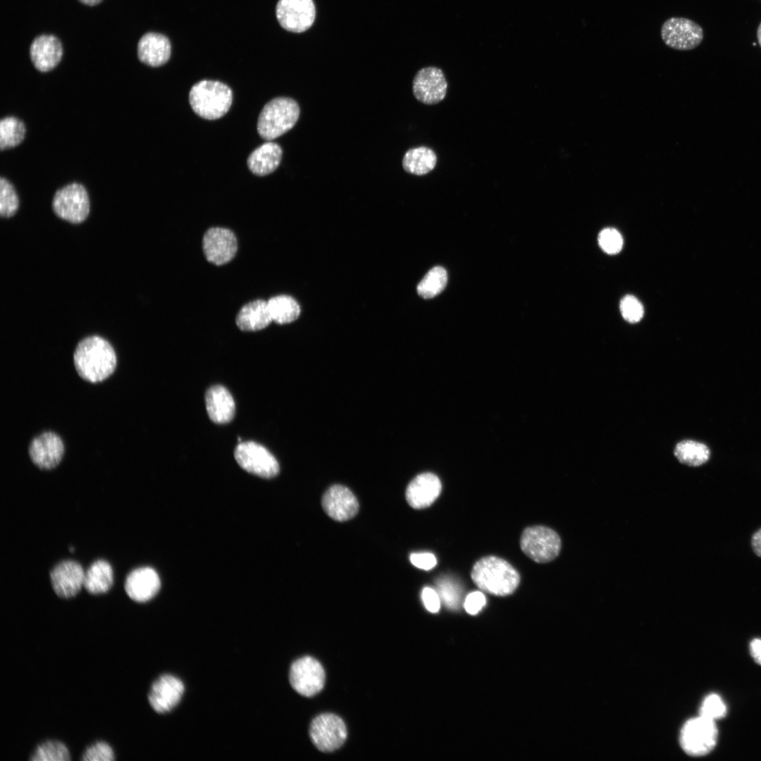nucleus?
<instances>
[{"instance_id":"obj_7","label":"nucleus","mask_w":761,"mask_h":761,"mask_svg":"<svg viewBox=\"0 0 761 761\" xmlns=\"http://www.w3.org/2000/svg\"><path fill=\"white\" fill-rule=\"evenodd\" d=\"M52 209L61 219L71 223L83 222L89 213V199L85 187L73 182L58 190L52 199Z\"/></svg>"},{"instance_id":"obj_14","label":"nucleus","mask_w":761,"mask_h":761,"mask_svg":"<svg viewBox=\"0 0 761 761\" xmlns=\"http://www.w3.org/2000/svg\"><path fill=\"white\" fill-rule=\"evenodd\" d=\"M412 88L418 101L426 104H435L445 98L447 83L441 69L430 66L423 68L416 73Z\"/></svg>"},{"instance_id":"obj_34","label":"nucleus","mask_w":761,"mask_h":761,"mask_svg":"<svg viewBox=\"0 0 761 761\" xmlns=\"http://www.w3.org/2000/svg\"><path fill=\"white\" fill-rule=\"evenodd\" d=\"M438 593L444 604L450 609L457 610L461 602V590L457 584L449 578H440L437 581Z\"/></svg>"},{"instance_id":"obj_33","label":"nucleus","mask_w":761,"mask_h":761,"mask_svg":"<svg viewBox=\"0 0 761 761\" xmlns=\"http://www.w3.org/2000/svg\"><path fill=\"white\" fill-rule=\"evenodd\" d=\"M18 198L13 185L5 178L0 179V215L4 218L13 216L18 208Z\"/></svg>"},{"instance_id":"obj_44","label":"nucleus","mask_w":761,"mask_h":761,"mask_svg":"<svg viewBox=\"0 0 761 761\" xmlns=\"http://www.w3.org/2000/svg\"><path fill=\"white\" fill-rule=\"evenodd\" d=\"M78 1H80L81 3L85 4V5L93 6H96V5L99 4L103 0H78Z\"/></svg>"},{"instance_id":"obj_38","label":"nucleus","mask_w":761,"mask_h":761,"mask_svg":"<svg viewBox=\"0 0 761 761\" xmlns=\"http://www.w3.org/2000/svg\"><path fill=\"white\" fill-rule=\"evenodd\" d=\"M620 310L624 318L630 323L639 321L643 315L641 303L632 295H626L621 300Z\"/></svg>"},{"instance_id":"obj_2","label":"nucleus","mask_w":761,"mask_h":761,"mask_svg":"<svg viewBox=\"0 0 761 761\" xmlns=\"http://www.w3.org/2000/svg\"><path fill=\"white\" fill-rule=\"evenodd\" d=\"M471 576L481 590L497 596L513 593L520 582L519 572L508 562L495 556L477 561Z\"/></svg>"},{"instance_id":"obj_39","label":"nucleus","mask_w":761,"mask_h":761,"mask_svg":"<svg viewBox=\"0 0 761 761\" xmlns=\"http://www.w3.org/2000/svg\"><path fill=\"white\" fill-rule=\"evenodd\" d=\"M485 597L480 591H474L469 593L466 598L464 607L465 610L470 614H477L485 606Z\"/></svg>"},{"instance_id":"obj_17","label":"nucleus","mask_w":761,"mask_h":761,"mask_svg":"<svg viewBox=\"0 0 761 761\" xmlns=\"http://www.w3.org/2000/svg\"><path fill=\"white\" fill-rule=\"evenodd\" d=\"M85 574L82 566L75 561L59 562L50 574L54 591L62 598H73L84 586Z\"/></svg>"},{"instance_id":"obj_27","label":"nucleus","mask_w":761,"mask_h":761,"mask_svg":"<svg viewBox=\"0 0 761 761\" xmlns=\"http://www.w3.org/2000/svg\"><path fill=\"white\" fill-rule=\"evenodd\" d=\"M436 163L435 153L426 147L410 149L404 154L402 159L404 170L417 175L428 173L435 168Z\"/></svg>"},{"instance_id":"obj_16","label":"nucleus","mask_w":761,"mask_h":761,"mask_svg":"<svg viewBox=\"0 0 761 761\" xmlns=\"http://www.w3.org/2000/svg\"><path fill=\"white\" fill-rule=\"evenodd\" d=\"M184 689L182 682L177 677L161 675L151 684L148 694L149 703L156 712L166 713L178 704Z\"/></svg>"},{"instance_id":"obj_43","label":"nucleus","mask_w":761,"mask_h":761,"mask_svg":"<svg viewBox=\"0 0 761 761\" xmlns=\"http://www.w3.org/2000/svg\"><path fill=\"white\" fill-rule=\"evenodd\" d=\"M751 545L755 555L761 557V528L753 535Z\"/></svg>"},{"instance_id":"obj_13","label":"nucleus","mask_w":761,"mask_h":761,"mask_svg":"<svg viewBox=\"0 0 761 761\" xmlns=\"http://www.w3.org/2000/svg\"><path fill=\"white\" fill-rule=\"evenodd\" d=\"M203 252L206 259L214 265L229 263L236 255L237 240L235 233L222 227H211L203 236Z\"/></svg>"},{"instance_id":"obj_36","label":"nucleus","mask_w":761,"mask_h":761,"mask_svg":"<svg viewBox=\"0 0 761 761\" xmlns=\"http://www.w3.org/2000/svg\"><path fill=\"white\" fill-rule=\"evenodd\" d=\"M82 761H112L114 753L111 746L104 741H98L89 745L84 751Z\"/></svg>"},{"instance_id":"obj_15","label":"nucleus","mask_w":761,"mask_h":761,"mask_svg":"<svg viewBox=\"0 0 761 761\" xmlns=\"http://www.w3.org/2000/svg\"><path fill=\"white\" fill-rule=\"evenodd\" d=\"M28 453L31 461L38 468L51 469L62 459L64 453L63 443L56 433L46 431L32 440Z\"/></svg>"},{"instance_id":"obj_9","label":"nucleus","mask_w":761,"mask_h":761,"mask_svg":"<svg viewBox=\"0 0 761 761\" xmlns=\"http://www.w3.org/2000/svg\"><path fill=\"white\" fill-rule=\"evenodd\" d=\"M660 35L667 46L679 51L693 49L703 39L702 27L694 21L682 17H672L665 20Z\"/></svg>"},{"instance_id":"obj_25","label":"nucleus","mask_w":761,"mask_h":761,"mask_svg":"<svg viewBox=\"0 0 761 761\" xmlns=\"http://www.w3.org/2000/svg\"><path fill=\"white\" fill-rule=\"evenodd\" d=\"M283 151L276 143L267 142L255 149L247 159L250 171L259 176L273 173L279 166Z\"/></svg>"},{"instance_id":"obj_12","label":"nucleus","mask_w":761,"mask_h":761,"mask_svg":"<svg viewBox=\"0 0 761 761\" xmlns=\"http://www.w3.org/2000/svg\"><path fill=\"white\" fill-rule=\"evenodd\" d=\"M276 15L283 29L301 33L314 23L316 6L313 0H278Z\"/></svg>"},{"instance_id":"obj_30","label":"nucleus","mask_w":761,"mask_h":761,"mask_svg":"<svg viewBox=\"0 0 761 761\" xmlns=\"http://www.w3.org/2000/svg\"><path fill=\"white\" fill-rule=\"evenodd\" d=\"M25 126L22 120L7 116L0 121V149L5 150L20 144L25 135Z\"/></svg>"},{"instance_id":"obj_32","label":"nucleus","mask_w":761,"mask_h":761,"mask_svg":"<svg viewBox=\"0 0 761 761\" xmlns=\"http://www.w3.org/2000/svg\"><path fill=\"white\" fill-rule=\"evenodd\" d=\"M70 759L66 745L57 740H47L36 746L31 761H67Z\"/></svg>"},{"instance_id":"obj_10","label":"nucleus","mask_w":761,"mask_h":761,"mask_svg":"<svg viewBox=\"0 0 761 761\" xmlns=\"http://www.w3.org/2000/svg\"><path fill=\"white\" fill-rule=\"evenodd\" d=\"M326 675L321 663L306 656L295 661L290 669V682L293 689L305 697L319 693L325 684Z\"/></svg>"},{"instance_id":"obj_11","label":"nucleus","mask_w":761,"mask_h":761,"mask_svg":"<svg viewBox=\"0 0 761 761\" xmlns=\"http://www.w3.org/2000/svg\"><path fill=\"white\" fill-rule=\"evenodd\" d=\"M347 731L342 719L333 714H323L312 721L309 736L314 745L325 753L332 752L342 745Z\"/></svg>"},{"instance_id":"obj_40","label":"nucleus","mask_w":761,"mask_h":761,"mask_svg":"<svg viewBox=\"0 0 761 761\" xmlns=\"http://www.w3.org/2000/svg\"><path fill=\"white\" fill-rule=\"evenodd\" d=\"M409 559L414 566L424 570H430L437 564L435 555L429 552L412 553Z\"/></svg>"},{"instance_id":"obj_5","label":"nucleus","mask_w":761,"mask_h":761,"mask_svg":"<svg viewBox=\"0 0 761 761\" xmlns=\"http://www.w3.org/2000/svg\"><path fill=\"white\" fill-rule=\"evenodd\" d=\"M718 731L715 722L700 715L683 725L679 742L683 751L691 756L708 754L716 745Z\"/></svg>"},{"instance_id":"obj_3","label":"nucleus","mask_w":761,"mask_h":761,"mask_svg":"<svg viewBox=\"0 0 761 761\" xmlns=\"http://www.w3.org/2000/svg\"><path fill=\"white\" fill-rule=\"evenodd\" d=\"M233 92L225 84L203 80L194 84L189 93V101L193 111L199 117L216 120L230 109Z\"/></svg>"},{"instance_id":"obj_37","label":"nucleus","mask_w":761,"mask_h":761,"mask_svg":"<svg viewBox=\"0 0 761 761\" xmlns=\"http://www.w3.org/2000/svg\"><path fill=\"white\" fill-rule=\"evenodd\" d=\"M598 242L601 248L610 254L618 253L623 246L621 234L614 228H605L600 233Z\"/></svg>"},{"instance_id":"obj_24","label":"nucleus","mask_w":761,"mask_h":761,"mask_svg":"<svg viewBox=\"0 0 761 761\" xmlns=\"http://www.w3.org/2000/svg\"><path fill=\"white\" fill-rule=\"evenodd\" d=\"M272 318L267 301L257 299L245 304L236 316V325L242 331H257L266 328Z\"/></svg>"},{"instance_id":"obj_23","label":"nucleus","mask_w":761,"mask_h":761,"mask_svg":"<svg viewBox=\"0 0 761 761\" xmlns=\"http://www.w3.org/2000/svg\"><path fill=\"white\" fill-rule=\"evenodd\" d=\"M206 409L209 419L216 423H226L234 417L235 404L230 392L222 385L209 388L205 394Z\"/></svg>"},{"instance_id":"obj_26","label":"nucleus","mask_w":761,"mask_h":761,"mask_svg":"<svg viewBox=\"0 0 761 761\" xmlns=\"http://www.w3.org/2000/svg\"><path fill=\"white\" fill-rule=\"evenodd\" d=\"M113 583V571L106 560L94 562L85 571L84 587L90 594L99 595L108 592Z\"/></svg>"},{"instance_id":"obj_22","label":"nucleus","mask_w":761,"mask_h":761,"mask_svg":"<svg viewBox=\"0 0 761 761\" xmlns=\"http://www.w3.org/2000/svg\"><path fill=\"white\" fill-rule=\"evenodd\" d=\"M171 52L168 38L161 33L147 32L137 44L138 58L149 66L158 67L165 64L170 58Z\"/></svg>"},{"instance_id":"obj_28","label":"nucleus","mask_w":761,"mask_h":761,"mask_svg":"<svg viewBox=\"0 0 761 761\" xmlns=\"http://www.w3.org/2000/svg\"><path fill=\"white\" fill-rule=\"evenodd\" d=\"M272 321L278 324H286L295 321L301 313L298 302L288 295H278L267 301Z\"/></svg>"},{"instance_id":"obj_31","label":"nucleus","mask_w":761,"mask_h":761,"mask_svg":"<svg viewBox=\"0 0 761 761\" xmlns=\"http://www.w3.org/2000/svg\"><path fill=\"white\" fill-rule=\"evenodd\" d=\"M447 282V274L445 269L441 266L433 267L417 285V292L425 299L433 298L445 289Z\"/></svg>"},{"instance_id":"obj_8","label":"nucleus","mask_w":761,"mask_h":761,"mask_svg":"<svg viewBox=\"0 0 761 761\" xmlns=\"http://www.w3.org/2000/svg\"><path fill=\"white\" fill-rule=\"evenodd\" d=\"M234 456L244 470L258 476L269 478L279 472V464L275 457L266 447L255 442L239 443Z\"/></svg>"},{"instance_id":"obj_6","label":"nucleus","mask_w":761,"mask_h":761,"mask_svg":"<svg viewBox=\"0 0 761 761\" xmlns=\"http://www.w3.org/2000/svg\"><path fill=\"white\" fill-rule=\"evenodd\" d=\"M520 546L530 559L545 563L557 557L561 549V539L554 530L544 526H535L524 530Z\"/></svg>"},{"instance_id":"obj_20","label":"nucleus","mask_w":761,"mask_h":761,"mask_svg":"<svg viewBox=\"0 0 761 761\" xmlns=\"http://www.w3.org/2000/svg\"><path fill=\"white\" fill-rule=\"evenodd\" d=\"M63 47L61 41L53 35L35 37L30 47V56L35 68L40 72L54 69L61 61Z\"/></svg>"},{"instance_id":"obj_46","label":"nucleus","mask_w":761,"mask_h":761,"mask_svg":"<svg viewBox=\"0 0 761 761\" xmlns=\"http://www.w3.org/2000/svg\"><path fill=\"white\" fill-rule=\"evenodd\" d=\"M755 45H756V43H753V46H755Z\"/></svg>"},{"instance_id":"obj_29","label":"nucleus","mask_w":761,"mask_h":761,"mask_svg":"<svg viewBox=\"0 0 761 761\" xmlns=\"http://www.w3.org/2000/svg\"><path fill=\"white\" fill-rule=\"evenodd\" d=\"M674 453L681 463L690 466H701L710 457V450L705 444L692 440L679 442Z\"/></svg>"},{"instance_id":"obj_18","label":"nucleus","mask_w":761,"mask_h":761,"mask_svg":"<svg viewBox=\"0 0 761 761\" xmlns=\"http://www.w3.org/2000/svg\"><path fill=\"white\" fill-rule=\"evenodd\" d=\"M322 506L330 518L338 521L353 518L359 510L355 495L348 488L341 485H332L326 491Z\"/></svg>"},{"instance_id":"obj_41","label":"nucleus","mask_w":761,"mask_h":761,"mask_svg":"<svg viewBox=\"0 0 761 761\" xmlns=\"http://www.w3.org/2000/svg\"><path fill=\"white\" fill-rule=\"evenodd\" d=\"M421 598L427 610L432 613L438 612L440 598L438 592L431 588L425 587L421 592Z\"/></svg>"},{"instance_id":"obj_35","label":"nucleus","mask_w":761,"mask_h":761,"mask_svg":"<svg viewBox=\"0 0 761 761\" xmlns=\"http://www.w3.org/2000/svg\"><path fill=\"white\" fill-rule=\"evenodd\" d=\"M726 711V704L716 693L707 695L700 707V715L714 722L724 717Z\"/></svg>"},{"instance_id":"obj_4","label":"nucleus","mask_w":761,"mask_h":761,"mask_svg":"<svg viewBox=\"0 0 761 761\" xmlns=\"http://www.w3.org/2000/svg\"><path fill=\"white\" fill-rule=\"evenodd\" d=\"M299 112L298 104L292 98L280 97L271 99L259 113L258 133L266 140L283 135L295 126Z\"/></svg>"},{"instance_id":"obj_19","label":"nucleus","mask_w":761,"mask_h":761,"mask_svg":"<svg viewBox=\"0 0 761 761\" xmlns=\"http://www.w3.org/2000/svg\"><path fill=\"white\" fill-rule=\"evenodd\" d=\"M161 581L157 572L149 567H139L131 571L125 581V590L135 602H145L159 592Z\"/></svg>"},{"instance_id":"obj_45","label":"nucleus","mask_w":761,"mask_h":761,"mask_svg":"<svg viewBox=\"0 0 761 761\" xmlns=\"http://www.w3.org/2000/svg\"><path fill=\"white\" fill-rule=\"evenodd\" d=\"M757 37L758 42H759V44L760 45V47H761V23L759 25L757 30Z\"/></svg>"},{"instance_id":"obj_1","label":"nucleus","mask_w":761,"mask_h":761,"mask_svg":"<svg viewBox=\"0 0 761 761\" xmlns=\"http://www.w3.org/2000/svg\"><path fill=\"white\" fill-rule=\"evenodd\" d=\"M73 362L78 375L89 383H99L109 378L115 371L117 357L112 345L104 338L91 335L77 345Z\"/></svg>"},{"instance_id":"obj_21","label":"nucleus","mask_w":761,"mask_h":761,"mask_svg":"<svg viewBox=\"0 0 761 761\" xmlns=\"http://www.w3.org/2000/svg\"><path fill=\"white\" fill-rule=\"evenodd\" d=\"M442 489L439 478L432 473L416 476L408 485L406 499L414 509H423L431 505L439 496Z\"/></svg>"},{"instance_id":"obj_42","label":"nucleus","mask_w":761,"mask_h":761,"mask_svg":"<svg viewBox=\"0 0 761 761\" xmlns=\"http://www.w3.org/2000/svg\"><path fill=\"white\" fill-rule=\"evenodd\" d=\"M750 650L755 661L761 664V639L753 640L750 645Z\"/></svg>"}]
</instances>
